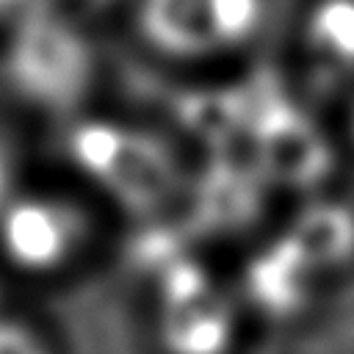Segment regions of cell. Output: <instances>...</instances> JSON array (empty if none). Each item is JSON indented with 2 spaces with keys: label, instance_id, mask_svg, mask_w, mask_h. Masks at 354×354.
<instances>
[{
  "label": "cell",
  "instance_id": "6da1fadb",
  "mask_svg": "<svg viewBox=\"0 0 354 354\" xmlns=\"http://www.w3.org/2000/svg\"><path fill=\"white\" fill-rule=\"evenodd\" d=\"M266 19V0H138L141 39L166 58H205L246 44Z\"/></svg>",
  "mask_w": 354,
  "mask_h": 354
},
{
  "label": "cell",
  "instance_id": "7a4b0ae2",
  "mask_svg": "<svg viewBox=\"0 0 354 354\" xmlns=\"http://www.w3.org/2000/svg\"><path fill=\"white\" fill-rule=\"evenodd\" d=\"M83 238L77 213L47 196L14 199L0 213V246L6 257L36 274L61 268Z\"/></svg>",
  "mask_w": 354,
  "mask_h": 354
},
{
  "label": "cell",
  "instance_id": "3957f363",
  "mask_svg": "<svg viewBox=\"0 0 354 354\" xmlns=\"http://www.w3.org/2000/svg\"><path fill=\"white\" fill-rule=\"evenodd\" d=\"M293 232L290 249L313 271L343 268L354 260V207L337 202L310 207Z\"/></svg>",
  "mask_w": 354,
  "mask_h": 354
},
{
  "label": "cell",
  "instance_id": "277c9868",
  "mask_svg": "<svg viewBox=\"0 0 354 354\" xmlns=\"http://www.w3.org/2000/svg\"><path fill=\"white\" fill-rule=\"evenodd\" d=\"M185 321H169V346L180 354H218L230 340V313L218 299L207 296L205 307L180 315Z\"/></svg>",
  "mask_w": 354,
  "mask_h": 354
},
{
  "label": "cell",
  "instance_id": "5b68a950",
  "mask_svg": "<svg viewBox=\"0 0 354 354\" xmlns=\"http://www.w3.org/2000/svg\"><path fill=\"white\" fill-rule=\"evenodd\" d=\"M307 30L318 55L354 64V0H321L310 14Z\"/></svg>",
  "mask_w": 354,
  "mask_h": 354
},
{
  "label": "cell",
  "instance_id": "8992f818",
  "mask_svg": "<svg viewBox=\"0 0 354 354\" xmlns=\"http://www.w3.org/2000/svg\"><path fill=\"white\" fill-rule=\"evenodd\" d=\"M0 354H53V348L28 321L0 315Z\"/></svg>",
  "mask_w": 354,
  "mask_h": 354
},
{
  "label": "cell",
  "instance_id": "52a82bcc",
  "mask_svg": "<svg viewBox=\"0 0 354 354\" xmlns=\"http://www.w3.org/2000/svg\"><path fill=\"white\" fill-rule=\"evenodd\" d=\"M346 130H348V144H351V149H354V105H351V111H348V122H346Z\"/></svg>",
  "mask_w": 354,
  "mask_h": 354
}]
</instances>
